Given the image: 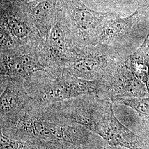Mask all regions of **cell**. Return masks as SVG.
I'll list each match as a JSON object with an SVG mask.
<instances>
[{
	"label": "cell",
	"instance_id": "1",
	"mask_svg": "<svg viewBox=\"0 0 149 149\" xmlns=\"http://www.w3.org/2000/svg\"><path fill=\"white\" fill-rule=\"evenodd\" d=\"M1 133L9 138L36 144L60 141L79 146L85 144L91 133L82 125L48 116L34 104L28 111L1 120Z\"/></svg>",
	"mask_w": 149,
	"mask_h": 149
},
{
	"label": "cell",
	"instance_id": "2",
	"mask_svg": "<svg viewBox=\"0 0 149 149\" xmlns=\"http://www.w3.org/2000/svg\"><path fill=\"white\" fill-rule=\"evenodd\" d=\"M24 85L34 102L45 106L85 95L96 94L97 81H87L64 72L55 76L39 71L24 81Z\"/></svg>",
	"mask_w": 149,
	"mask_h": 149
},
{
	"label": "cell",
	"instance_id": "3",
	"mask_svg": "<svg viewBox=\"0 0 149 149\" xmlns=\"http://www.w3.org/2000/svg\"><path fill=\"white\" fill-rule=\"evenodd\" d=\"M58 5L64 12L75 39L81 46L95 45L107 21L119 15L113 12L96 11L82 0H59Z\"/></svg>",
	"mask_w": 149,
	"mask_h": 149
},
{
	"label": "cell",
	"instance_id": "4",
	"mask_svg": "<svg viewBox=\"0 0 149 149\" xmlns=\"http://www.w3.org/2000/svg\"><path fill=\"white\" fill-rule=\"evenodd\" d=\"M118 55L116 48L111 46L99 44L80 45L64 72L83 80H101L113 69Z\"/></svg>",
	"mask_w": 149,
	"mask_h": 149
},
{
	"label": "cell",
	"instance_id": "5",
	"mask_svg": "<svg viewBox=\"0 0 149 149\" xmlns=\"http://www.w3.org/2000/svg\"><path fill=\"white\" fill-rule=\"evenodd\" d=\"M24 5L1 2V26L11 34L17 48L29 47L39 50L45 42L29 21Z\"/></svg>",
	"mask_w": 149,
	"mask_h": 149
},
{
	"label": "cell",
	"instance_id": "6",
	"mask_svg": "<svg viewBox=\"0 0 149 149\" xmlns=\"http://www.w3.org/2000/svg\"><path fill=\"white\" fill-rule=\"evenodd\" d=\"M39 71L45 72L39 50L29 47H18L1 51V75L24 80Z\"/></svg>",
	"mask_w": 149,
	"mask_h": 149
},
{
	"label": "cell",
	"instance_id": "7",
	"mask_svg": "<svg viewBox=\"0 0 149 149\" xmlns=\"http://www.w3.org/2000/svg\"><path fill=\"white\" fill-rule=\"evenodd\" d=\"M33 104L23 80L1 75L0 119L12 117L28 111Z\"/></svg>",
	"mask_w": 149,
	"mask_h": 149
},
{
	"label": "cell",
	"instance_id": "8",
	"mask_svg": "<svg viewBox=\"0 0 149 149\" xmlns=\"http://www.w3.org/2000/svg\"><path fill=\"white\" fill-rule=\"evenodd\" d=\"M59 0H34L24 5L28 19L44 42L48 40Z\"/></svg>",
	"mask_w": 149,
	"mask_h": 149
},
{
	"label": "cell",
	"instance_id": "9",
	"mask_svg": "<svg viewBox=\"0 0 149 149\" xmlns=\"http://www.w3.org/2000/svg\"><path fill=\"white\" fill-rule=\"evenodd\" d=\"M138 10L125 17L119 15L109 19L104 23L96 40V44H102L115 48L123 38L133 29L138 19Z\"/></svg>",
	"mask_w": 149,
	"mask_h": 149
},
{
	"label": "cell",
	"instance_id": "10",
	"mask_svg": "<svg viewBox=\"0 0 149 149\" xmlns=\"http://www.w3.org/2000/svg\"><path fill=\"white\" fill-rule=\"evenodd\" d=\"M0 149H38L37 144L9 138L1 133Z\"/></svg>",
	"mask_w": 149,
	"mask_h": 149
},
{
	"label": "cell",
	"instance_id": "11",
	"mask_svg": "<svg viewBox=\"0 0 149 149\" xmlns=\"http://www.w3.org/2000/svg\"><path fill=\"white\" fill-rule=\"evenodd\" d=\"M37 145L38 149H82L81 146L60 141H43Z\"/></svg>",
	"mask_w": 149,
	"mask_h": 149
},
{
	"label": "cell",
	"instance_id": "12",
	"mask_svg": "<svg viewBox=\"0 0 149 149\" xmlns=\"http://www.w3.org/2000/svg\"><path fill=\"white\" fill-rule=\"evenodd\" d=\"M1 51L12 50L17 48L11 34L5 27L1 26Z\"/></svg>",
	"mask_w": 149,
	"mask_h": 149
},
{
	"label": "cell",
	"instance_id": "13",
	"mask_svg": "<svg viewBox=\"0 0 149 149\" xmlns=\"http://www.w3.org/2000/svg\"><path fill=\"white\" fill-rule=\"evenodd\" d=\"M81 147L82 149H118L104 143L98 135L92 132L87 141Z\"/></svg>",
	"mask_w": 149,
	"mask_h": 149
},
{
	"label": "cell",
	"instance_id": "14",
	"mask_svg": "<svg viewBox=\"0 0 149 149\" xmlns=\"http://www.w3.org/2000/svg\"><path fill=\"white\" fill-rule=\"evenodd\" d=\"M34 0H1V2H6L13 4H26Z\"/></svg>",
	"mask_w": 149,
	"mask_h": 149
}]
</instances>
